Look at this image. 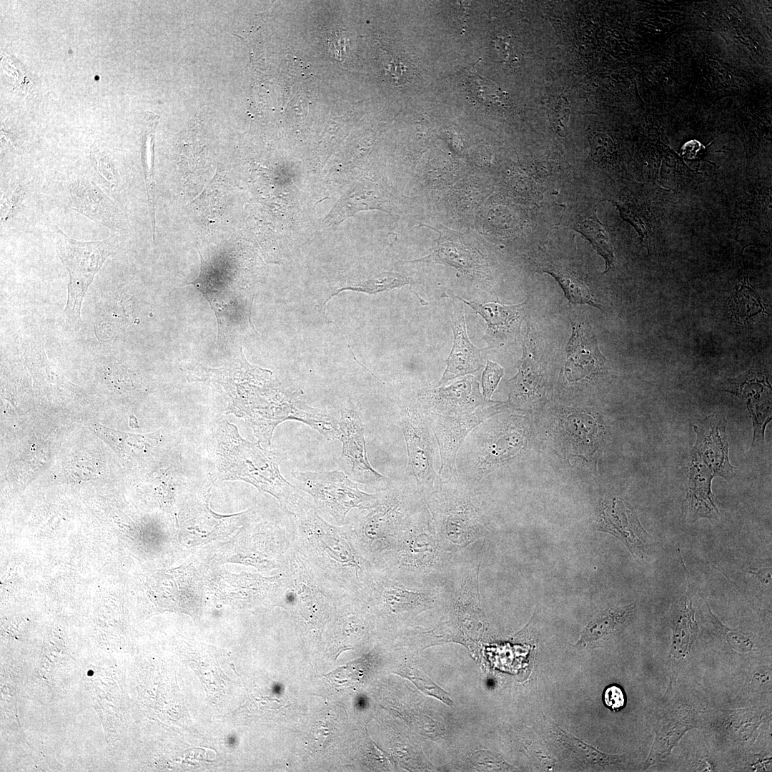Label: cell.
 <instances>
[{
	"label": "cell",
	"mask_w": 772,
	"mask_h": 772,
	"mask_svg": "<svg viewBox=\"0 0 772 772\" xmlns=\"http://www.w3.org/2000/svg\"><path fill=\"white\" fill-rule=\"evenodd\" d=\"M246 370L223 368L214 382L222 386L229 398L227 413L242 417L249 425L257 444L269 446L276 427L284 421H300L323 436L334 427V417L307 406L295 394L262 383H253L255 376ZM262 446V445H261Z\"/></svg>",
	"instance_id": "obj_1"
},
{
	"label": "cell",
	"mask_w": 772,
	"mask_h": 772,
	"mask_svg": "<svg viewBox=\"0 0 772 772\" xmlns=\"http://www.w3.org/2000/svg\"><path fill=\"white\" fill-rule=\"evenodd\" d=\"M215 439L217 480L247 482L273 495L293 515L307 506L300 488L283 477L274 456L259 444L242 438L234 425L221 422Z\"/></svg>",
	"instance_id": "obj_2"
},
{
	"label": "cell",
	"mask_w": 772,
	"mask_h": 772,
	"mask_svg": "<svg viewBox=\"0 0 772 772\" xmlns=\"http://www.w3.org/2000/svg\"><path fill=\"white\" fill-rule=\"evenodd\" d=\"M49 236L69 274L67 301L63 315L67 325L78 330L83 299L95 275L112 253V242L110 239L78 241L69 237L57 226L50 229Z\"/></svg>",
	"instance_id": "obj_3"
},
{
	"label": "cell",
	"mask_w": 772,
	"mask_h": 772,
	"mask_svg": "<svg viewBox=\"0 0 772 772\" xmlns=\"http://www.w3.org/2000/svg\"><path fill=\"white\" fill-rule=\"evenodd\" d=\"M501 430H486L479 425L470 434L456 459L459 477L470 486L514 457L521 450L523 436L519 428L508 425Z\"/></svg>",
	"instance_id": "obj_4"
},
{
	"label": "cell",
	"mask_w": 772,
	"mask_h": 772,
	"mask_svg": "<svg viewBox=\"0 0 772 772\" xmlns=\"http://www.w3.org/2000/svg\"><path fill=\"white\" fill-rule=\"evenodd\" d=\"M297 486L314 499L318 508L342 524L353 508L371 510L379 502V494L360 490L355 482L340 470L293 473Z\"/></svg>",
	"instance_id": "obj_5"
},
{
	"label": "cell",
	"mask_w": 772,
	"mask_h": 772,
	"mask_svg": "<svg viewBox=\"0 0 772 772\" xmlns=\"http://www.w3.org/2000/svg\"><path fill=\"white\" fill-rule=\"evenodd\" d=\"M400 425L407 454L406 474L420 491L431 492L441 477L435 469L437 443L424 414L412 400L400 408Z\"/></svg>",
	"instance_id": "obj_6"
},
{
	"label": "cell",
	"mask_w": 772,
	"mask_h": 772,
	"mask_svg": "<svg viewBox=\"0 0 772 772\" xmlns=\"http://www.w3.org/2000/svg\"><path fill=\"white\" fill-rule=\"evenodd\" d=\"M338 439L342 442V453L337 462L352 480L382 490L390 480L375 470L368 461L364 427L362 419L348 402L342 409L338 419Z\"/></svg>",
	"instance_id": "obj_7"
},
{
	"label": "cell",
	"mask_w": 772,
	"mask_h": 772,
	"mask_svg": "<svg viewBox=\"0 0 772 772\" xmlns=\"http://www.w3.org/2000/svg\"><path fill=\"white\" fill-rule=\"evenodd\" d=\"M503 402L490 401L475 412L459 416L424 414L437 441L440 455L439 475L457 474L456 459L470 433L503 407Z\"/></svg>",
	"instance_id": "obj_8"
},
{
	"label": "cell",
	"mask_w": 772,
	"mask_h": 772,
	"mask_svg": "<svg viewBox=\"0 0 772 772\" xmlns=\"http://www.w3.org/2000/svg\"><path fill=\"white\" fill-rule=\"evenodd\" d=\"M412 400L425 414L445 416L467 415L488 402L480 393L478 382L468 375L448 386L421 389Z\"/></svg>",
	"instance_id": "obj_9"
},
{
	"label": "cell",
	"mask_w": 772,
	"mask_h": 772,
	"mask_svg": "<svg viewBox=\"0 0 772 772\" xmlns=\"http://www.w3.org/2000/svg\"><path fill=\"white\" fill-rule=\"evenodd\" d=\"M727 420L720 412H713L693 426L696 441L692 450L715 476L727 480L734 477V467L728 460Z\"/></svg>",
	"instance_id": "obj_10"
},
{
	"label": "cell",
	"mask_w": 772,
	"mask_h": 772,
	"mask_svg": "<svg viewBox=\"0 0 772 772\" xmlns=\"http://www.w3.org/2000/svg\"><path fill=\"white\" fill-rule=\"evenodd\" d=\"M598 530L619 538L634 557L643 558L648 553L650 535L642 527L635 513L618 498L603 502Z\"/></svg>",
	"instance_id": "obj_11"
},
{
	"label": "cell",
	"mask_w": 772,
	"mask_h": 772,
	"mask_svg": "<svg viewBox=\"0 0 772 772\" xmlns=\"http://www.w3.org/2000/svg\"><path fill=\"white\" fill-rule=\"evenodd\" d=\"M768 387L767 378L751 368L744 375L729 380L724 389L746 401L753 427L752 446L763 444L765 429L771 420V395L763 396L771 392V387L765 388Z\"/></svg>",
	"instance_id": "obj_12"
},
{
	"label": "cell",
	"mask_w": 772,
	"mask_h": 772,
	"mask_svg": "<svg viewBox=\"0 0 772 772\" xmlns=\"http://www.w3.org/2000/svg\"><path fill=\"white\" fill-rule=\"evenodd\" d=\"M572 328L566 349L565 372L568 380H578L602 370L605 358L590 326L572 323Z\"/></svg>",
	"instance_id": "obj_13"
},
{
	"label": "cell",
	"mask_w": 772,
	"mask_h": 772,
	"mask_svg": "<svg viewBox=\"0 0 772 772\" xmlns=\"http://www.w3.org/2000/svg\"><path fill=\"white\" fill-rule=\"evenodd\" d=\"M691 459L683 513L690 522L703 518L715 520L719 514V503L711 490L714 475L693 452Z\"/></svg>",
	"instance_id": "obj_14"
},
{
	"label": "cell",
	"mask_w": 772,
	"mask_h": 772,
	"mask_svg": "<svg viewBox=\"0 0 772 772\" xmlns=\"http://www.w3.org/2000/svg\"><path fill=\"white\" fill-rule=\"evenodd\" d=\"M453 345L446 360V368L436 386L449 380L467 375L479 370L483 365L481 350L474 345L467 335L464 309H455L452 315Z\"/></svg>",
	"instance_id": "obj_15"
},
{
	"label": "cell",
	"mask_w": 772,
	"mask_h": 772,
	"mask_svg": "<svg viewBox=\"0 0 772 772\" xmlns=\"http://www.w3.org/2000/svg\"><path fill=\"white\" fill-rule=\"evenodd\" d=\"M69 192L73 209L112 229L117 227V211L112 200L87 177L73 181Z\"/></svg>",
	"instance_id": "obj_16"
},
{
	"label": "cell",
	"mask_w": 772,
	"mask_h": 772,
	"mask_svg": "<svg viewBox=\"0 0 772 772\" xmlns=\"http://www.w3.org/2000/svg\"><path fill=\"white\" fill-rule=\"evenodd\" d=\"M468 306L475 313L485 319L488 328L487 339L491 343H503L519 330L520 323L525 317L524 304L518 305H505L498 302L478 303L467 301L458 296L452 295Z\"/></svg>",
	"instance_id": "obj_17"
},
{
	"label": "cell",
	"mask_w": 772,
	"mask_h": 772,
	"mask_svg": "<svg viewBox=\"0 0 772 772\" xmlns=\"http://www.w3.org/2000/svg\"><path fill=\"white\" fill-rule=\"evenodd\" d=\"M384 202L385 200L375 185L371 183H358L338 200L325 220L330 225L337 226L357 212L368 209L384 210Z\"/></svg>",
	"instance_id": "obj_18"
},
{
	"label": "cell",
	"mask_w": 772,
	"mask_h": 772,
	"mask_svg": "<svg viewBox=\"0 0 772 772\" xmlns=\"http://www.w3.org/2000/svg\"><path fill=\"white\" fill-rule=\"evenodd\" d=\"M94 431L108 443L122 457H132L146 454L157 443L154 434H133L115 430L96 423L92 424Z\"/></svg>",
	"instance_id": "obj_19"
},
{
	"label": "cell",
	"mask_w": 772,
	"mask_h": 772,
	"mask_svg": "<svg viewBox=\"0 0 772 772\" xmlns=\"http://www.w3.org/2000/svg\"><path fill=\"white\" fill-rule=\"evenodd\" d=\"M417 261L443 263L473 275L479 272L480 266V257L476 254V251L470 247L452 242H441L432 253Z\"/></svg>",
	"instance_id": "obj_20"
},
{
	"label": "cell",
	"mask_w": 772,
	"mask_h": 772,
	"mask_svg": "<svg viewBox=\"0 0 772 772\" xmlns=\"http://www.w3.org/2000/svg\"><path fill=\"white\" fill-rule=\"evenodd\" d=\"M632 609L633 605H629L603 613L586 625L578 643L593 642L613 633L625 620Z\"/></svg>",
	"instance_id": "obj_21"
},
{
	"label": "cell",
	"mask_w": 772,
	"mask_h": 772,
	"mask_svg": "<svg viewBox=\"0 0 772 772\" xmlns=\"http://www.w3.org/2000/svg\"><path fill=\"white\" fill-rule=\"evenodd\" d=\"M465 84L474 101L480 105H504L503 92L496 84L480 76L473 66L465 73Z\"/></svg>",
	"instance_id": "obj_22"
},
{
	"label": "cell",
	"mask_w": 772,
	"mask_h": 772,
	"mask_svg": "<svg viewBox=\"0 0 772 772\" xmlns=\"http://www.w3.org/2000/svg\"><path fill=\"white\" fill-rule=\"evenodd\" d=\"M544 272L551 274L557 280L569 302L600 307L583 281L564 272L550 269H545Z\"/></svg>",
	"instance_id": "obj_23"
},
{
	"label": "cell",
	"mask_w": 772,
	"mask_h": 772,
	"mask_svg": "<svg viewBox=\"0 0 772 772\" xmlns=\"http://www.w3.org/2000/svg\"><path fill=\"white\" fill-rule=\"evenodd\" d=\"M575 229L588 239L597 252L604 258L605 261V272L609 270L613 266L614 253L607 232L602 225L593 220L586 219L578 222L575 225Z\"/></svg>",
	"instance_id": "obj_24"
},
{
	"label": "cell",
	"mask_w": 772,
	"mask_h": 772,
	"mask_svg": "<svg viewBox=\"0 0 772 772\" xmlns=\"http://www.w3.org/2000/svg\"><path fill=\"white\" fill-rule=\"evenodd\" d=\"M411 282L412 281L410 279L400 273L385 272L370 279L355 284L353 287L342 288L336 294L343 290H352L369 294H375L381 291L400 287L405 284H411Z\"/></svg>",
	"instance_id": "obj_25"
},
{
	"label": "cell",
	"mask_w": 772,
	"mask_h": 772,
	"mask_svg": "<svg viewBox=\"0 0 772 772\" xmlns=\"http://www.w3.org/2000/svg\"><path fill=\"white\" fill-rule=\"evenodd\" d=\"M399 674L409 679L425 694L434 696L450 706L453 705L452 700L446 691L414 666L408 665L404 666Z\"/></svg>",
	"instance_id": "obj_26"
},
{
	"label": "cell",
	"mask_w": 772,
	"mask_h": 772,
	"mask_svg": "<svg viewBox=\"0 0 772 772\" xmlns=\"http://www.w3.org/2000/svg\"><path fill=\"white\" fill-rule=\"evenodd\" d=\"M562 735L558 736L562 739L563 742L565 743L570 748L575 751H579L581 756L584 758H588L590 762L598 763L600 764H608L613 763L618 759V756H609L608 754L601 753L597 749L586 745L585 743L578 740L570 734H567L563 730L559 731Z\"/></svg>",
	"instance_id": "obj_27"
},
{
	"label": "cell",
	"mask_w": 772,
	"mask_h": 772,
	"mask_svg": "<svg viewBox=\"0 0 772 772\" xmlns=\"http://www.w3.org/2000/svg\"><path fill=\"white\" fill-rule=\"evenodd\" d=\"M613 202L619 210L620 217L635 229L642 242H648L650 231L643 212L631 204H620L615 202Z\"/></svg>",
	"instance_id": "obj_28"
},
{
	"label": "cell",
	"mask_w": 772,
	"mask_h": 772,
	"mask_svg": "<svg viewBox=\"0 0 772 772\" xmlns=\"http://www.w3.org/2000/svg\"><path fill=\"white\" fill-rule=\"evenodd\" d=\"M385 600L390 608L394 612L407 610L415 605H418L420 597L418 594L404 590L392 588L385 592Z\"/></svg>",
	"instance_id": "obj_29"
},
{
	"label": "cell",
	"mask_w": 772,
	"mask_h": 772,
	"mask_svg": "<svg viewBox=\"0 0 772 772\" xmlns=\"http://www.w3.org/2000/svg\"><path fill=\"white\" fill-rule=\"evenodd\" d=\"M503 375L504 370L500 365L490 360L487 361L482 376V395L485 402L490 401L491 396Z\"/></svg>",
	"instance_id": "obj_30"
},
{
	"label": "cell",
	"mask_w": 772,
	"mask_h": 772,
	"mask_svg": "<svg viewBox=\"0 0 772 772\" xmlns=\"http://www.w3.org/2000/svg\"><path fill=\"white\" fill-rule=\"evenodd\" d=\"M603 703L610 711L618 712L626 705L625 693L620 686L610 684L603 691Z\"/></svg>",
	"instance_id": "obj_31"
},
{
	"label": "cell",
	"mask_w": 772,
	"mask_h": 772,
	"mask_svg": "<svg viewBox=\"0 0 772 772\" xmlns=\"http://www.w3.org/2000/svg\"><path fill=\"white\" fill-rule=\"evenodd\" d=\"M349 39L345 31H332L328 36V46L332 55L339 61H343L349 52Z\"/></svg>",
	"instance_id": "obj_32"
},
{
	"label": "cell",
	"mask_w": 772,
	"mask_h": 772,
	"mask_svg": "<svg viewBox=\"0 0 772 772\" xmlns=\"http://www.w3.org/2000/svg\"><path fill=\"white\" fill-rule=\"evenodd\" d=\"M94 157L99 177L104 180L109 187L112 189L116 187L118 184V175L112 162L107 156L101 154H94Z\"/></svg>",
	"instance_id": "obj_33"
},
{
	"label": "cell",
	"mask_w": 772,
	"mask_h": 772,
	"mask_svg": "<svg viewBox=\"0 0 772 772\" xmlns=\"http://www.w3.org/2000/svg\"><path fill=\"white\" fill-rule=\"evenodd\" d=\"M24 194L23 187L19 184L1 199V221H6L12 216L15 209L21 204Z\"/></svg>",
	"instance_id": "obj_34"
},
{
	"label": "cell",
	"mask_w": 772,
	"mask_h": 772,
	"mask_svg": "<svg viewBox=\"0 0 772 772\" xmlns=\"http://www.w3.org/2000/svg\"><path fill=\"white\" fill-rule=\"evenodd\" d=\"M590 157L595 162H601L608 154L611 141L603 134H595L590 142Z\"/></svg>",
	"instance_id": "obj_35"
},
{
	"label": "cell",
	"mask_w": 772,
	"mask_h": 772,
	"mask_svg": "<svg viewBox=\"0 0 772 772\" xmlns=\"http://www.w3.org/2000/svg\"><path fill=\"white\" fill-rule=\"evenodd\" d=\"M570 106L567 99L562 98L559 99L554 109V127L556 132L563 135L568 127L569 121V116L570 113Z\"/></svg>",
	"instance_id": "obj_36"
},
{
	"label": "cell",
	"mask_w": 772,
	"mask_h": 772,
	"mask_svg": "<svg viewBox=\"0 0 772 772\" xmlns=\"http://www.w3.org/2000/svg\"><path fill=\"white\" fill-rule=\"evenodd\" d=\"M73 463L72 465H71L70 469L74 470V474L77 473L76 476H78L79 474H83V476L89 477V476H95L96 469H95L94 465H91L89 462L86 460H76Z\"/></svg>",
	"instance_id": "obj_37"
},
{
	"label": "cell",
	"mask_w": 772,
	"mask_h": 772,
	"mask_svg": "<svg viewBox=\"0 0 772 772\" xmlns=\"http://www.w3.org/2000/svg\"><path fill=\"white\" fill-rule=\"evenodd\" d=\"M237 740L234 736H229L227 738V743L230 747H234L236 744Z\"/></svg>",
	"instance_id": "obj_38"
}]
</instances>
